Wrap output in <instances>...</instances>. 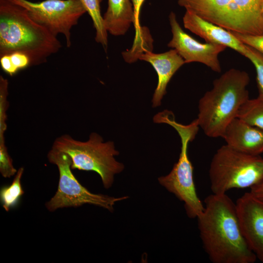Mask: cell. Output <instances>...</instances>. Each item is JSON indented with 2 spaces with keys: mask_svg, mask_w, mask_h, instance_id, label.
I'll use <instances>...</instances> for the list:
<instances>
[{
  "mask_svg": "<svg viewBox=\"0 0 263 263\" xmlns=\"http://www.w3.org/2000/svg\"><path fill=\"white\" fill-rule=\"evenodd\" d=\"M52 149L64 152L72 160V169H77L97 172L101 177L104 187L111 188L114 175L121 172L124 165L117 161L114 156L119 152L113 142H103L99 134L93 132L85 142L75 140L64 134L54 142Z\"/></svg>",
  "mask_w": 263,
  "mask_h": 263,
  "instance_id": "8992f818",
  "label": "cell"
},
{
  "mask_svg": "<svg viewBox=\"0 0 263 263\" xmlns=\"http://www.w3.org/2000/svg\"><path fill=\"white\" fill-rule=\"evenodd\" d=\"M61 48L57 37L33 20L24 8L0 0V56L22 53L29 57L31 65H37Z\"/></svg>",
  "mask_w": 263,
  "mask_h": 263,
  "instance_id": "7a4b0ae2",
  "label": "cell"
},
{
  "mask_svg": "<svg viewBox=\"0 0 263 263\" xmlns=\"http://www.w3.org/2000/svg\"><path fill=\"white\" fill-rule=\"evenodd\" d=\"M183 22L185 28L204 39L207 42L225 46L244 56L246 45L241 42L231 31L187 10L183 16Z\"/></svg>",
  "mask_w": 263,
  "mask_h": 263,
  "instance_id": "7c38bea8",
  "label": "cell"
},
{
  "mask_svg": "<svg viewBox=\"0 0 263 263\" xmlns=\"http://www.w3.org/2000/svg\"><path fill=\"white\" fill-rule=\"evenodd\" d=\"M90 15L95 30V41L102 45L105 50L108 46V32L101 12L102 0H79Z\"/></svg>",
  "mask_w": 263,
  "mask_h": 263,
  "instance_id": "2e32d148",
  "label": "cell"
},
{
  "mask_svg": "<svg viewBox=\"0 0 263 263\" xmlns=\"http://www.w3.org/2000/svg\"><path fill=\"white\" fill-rule=\"evenodd\" d=\"M103 18L108 33L115 36L125 35L134 22L131 0H108L107 9Z\"/></svg>",
  "mask_w": 263,
  "mask_h": 263,
  "instance_id": "9a60e30c",
  "label": "cell"
},
{
  "mask_svg": "<svg viewBox=\"0 0 263 263\" xmlns=\"http://www.w3.org/2000/svg\"><path fill=\"white\" fill-rule=\"evenodd\" d=\"M0 172L4 178L11 177L17 172L4 145L0 146Z\"/></svg>",
  "mask_w": 263,
  "mask_h": 263,
  "instance_id": "44dd1931",
  "label": "cell"
},
{
  "mask_svg": "<svg viewBox=\"0 0 263 263\" xmlns=\"http://www.w3.org/2000/svg\"><path fill=\"white\" fill-rule=\"evenodd\" d=\"M250 192L256 197L263 200V182L250 188Z\"/></svg>",
  "mask_w": 263,
  "mask_h": 263,
  "instance_id": "cb8c5ba5",
  "label": "cell"
},
{
  "mask_svg": "<svg viewBox=\"0 0 263 263\" xmlns=\"http://www.w3.org/2000/svg\"><path fill=\"white\" fill-rule=\"evenodd\" d=\"M132 3L134 15V22L133 25L135 30V38L138 37L142 33V27L140 24V14L142 6L145 0H131Z\"/></svg>",
  "mask_w": 263,
  "mask_h": 263,
  "instance_id": "603a6c76",
  "label": "cell"
},
{
  "mask_svg": "<svg viewBox=\"0 0 263 263\" xmlns=\"http://www.w3.org/2000/svg\"><path fill=\"white\" fill-rule=\"evenodd\" d=\"M24 8L30 17L56 37L63 35L71 45V30L86 11L79 0H9Z\"/></svg>",
  "mask_w": 263,
  "mask_h": 263,
  "instance_id": "9c48e42d",
  "label": "cell"
},
{
  "mask_svg": "<svg viewBox=\"0 0 263 263\" xmlns=\"http://www.w3.org/2000/svg\"><path fill=\"white\" fill-rule=\"evenodd\" d=\"M221 137L227 145L239 151L254 155L263 153V130L237 117L227 125Z\"/></svg>",
  "mask_w": 263,
  "mask_h": 263,
  "instance_id": "5bb4252c",
  "label": "cell"
},
{
  "mask_svg": "<svg viewBox=\"0 0 263 263\" xmlns=\"http://www.w3.org/2000/svg\"><path fill=\"white\" fill-rule=\"evenodd\" d=\"M250 81L245 71L232 68L213 82L212 89L198 102L196 119L208 137H222L227 125L235 118L241 106L248 99Z\"/></svg>",
  "mask_w": 263,
  "mask_h": 263,
  "instance_id": "3957f363",
  "label": "cell"
},
{
  "mask_svg": "<svg viewBox=\"0 0 263 263\" xmlns=\"http://www.w3.org/2000/svg\"><path fill=\"white\" fill-rule=\"evenodd\" d=\"M237 118L263 130V97L258 96L256 98L248 99L239 109Z\"/></svg>",
  "mask_w": 263,
  "mask_h": 263,
  "instance_id": "e0dca14e",
  "label": "cell"
},
{
  "mask_svg": "<svg viewBox=\"0 0 263 263\" xmlns=\"http://www.w3.org/2000/svg\"><path fill=\"white\" fill-rule=\"evenodd\" d=\"M197 217L203 248L213 263H253L257 257L242 233L235 203L226 194L212 193Z\"/></svg>",
  "mask_w": 263,
  "mask_h": 263,
  "instance_id": "6da1fadb",
  "label": "cell"
},
{
  "mask_svg": "<svg viewBox=\"0 0 263 263\" xmlns=\"http://www.w3.org/2000/svg\"><path fill=\"white\" fill-rule=\"evenodd\" d=\"M242 233L257 259L263 263V200L250 192L244 193L236 203Z\"/></svg>",
  "mask_w": 263,
  "mask_h": 263,
  "instance_id": "8fae6325",
  "label": "cell"
},
{
  "mask_svg": "<svg viewBox=\"0 0 263 263\" xmlns=\"http://www.w3.org/2000/svg\"><path fill=\"white\" fill-rule=\"evenodd\" d=\"M208 175L214 194H226L233 188H251L263 182V157L223 145L211 159Z\"/></svg>",
  "mask_w": 263,
  "mask_h": 263,
  "instance_id": "5b68a950",
  "label": "cell"
},
{
  "mask_svg": "<svg viewBox=\"0 0 263 263\" xmlns=\"http://www.w3.org/2000/svg\"><path fill=\"white\" fill-rule=\"evenodd\" d=\"M0 63L2 70L11 75L19 70L31 66L29 57L25 54L14 52L0 56Z\"/></svg>",
  "mask_w": 263,
  "mask_h": 263,
  "instance_id": "d6986e66",
  "label": "cell"
},
{
  "mask_svg": "<svg viewBox=\"0 0 263 263\" xmlns=\"http://www.w3.org/2000/svg\"><path fill=\"white\" fill-rule=\"evenodd\" d=\"M169 19L172 37L168 46L175 49L185 63H201L212 71L220 73L218 56L227 47L211 43H202L195 40L182 29L173 12L169 14Z\"/></svg>",
  "mask_w": 263,
  "mask_h": 263,
  "instance_id": "30bf717a",
  "label": "cell"
},
{
  "mask_svg": "<svg viewBox=\"0 0 263 263\" xmlns=\"http://www.w3.org/2000/svg\"><path fill=\"white\" fill-rule=\"evenodd\" d=\"M162 123L173 127L181 140V150L178 162L167 175L161 176L158 180L160 185L174 194L184 203L185 208L189 218H197L204 209V205L198 196L193 179V167L188 154L189 142L195 138L199 129L196 119L188 125L175 121L173 114L164 115Z\"/></svg>",
  "mask_w": 263,
  "mask_h": 263,
  "instance_id": "52a82bcc",
  "label": "cell"
},
{
  "mask_svg": "<svg viewBox=\"0 0 263 263\" xmlns=\"http://www.w3.org/2000/svg\"><path fill=\"white\" fill-rule=\"evenodd\" d=\"M262 0H178V5L228 31L263 34Z\"/></svg>",
  "mask_w": 263,
  "mask_h": 263,
  "instance_id": "277c9868",
  "label": "cell"
},
{
  "mask_svg": "<svg viewBox=\"0 0 263 263\" xmlns=\"http://www.w3.org/2000/svg\"><path fill=\"white\" fill-rule=\"evenodd\" d=\"M261 12L263 18V0H262L261 3Z\"/></svg>",
  "mask_w": 263,
  "mask_h": 263,
  "instance_id": "d4e9b609",
  "label": "cell"
},
{
  "mask_svg": "<svg viewBox=\"0 0 263 263\" xmlns=\"http://www.w3.org/2000/svg\"><path fill=\"white\" fill-rule=\"evenodd\" d=\"M231 32L243 44L254 49L263 55V34L249 35Z\"/></svg>",
  "mask_w": 263,
  "mask_h": 263,
  "instance_id": "7402d4cb",
  "label": "cell"
},
{
  "mask_svg": "<svg viewBox=\"0 0 263 263\" xmlns=\"http://www.w3.org/2000/svg\"><path fill=\"white\" fill-rule=\"evenodd\" d=\"M138 59L150 63L156 72L158 83L152 102L153 107L158 106L167 93L168 83L177 71L185 64V62L174 49L158 54L147 51L139 56Z\"/></svg>",
  "mask_w": 263,
  "mask_h": 263,
  "instance_id": "4fadbf2b",
  "label": "cell"
},
{
  "mask_svg": "<svg viewBox=\"0 0 263 263\" xmlns=\"http://www.w3.org/2000/svg\"><path fill=\"white\" fill-rule=\"evenodd\" d=\"M24 169L20 168L12 182L8 186L0 188V200L2 206L6 211L16 207L24 192L21 184V178Z\"/></svg>",
  "mask_w": 263,
  "mask_h": 263,
  "instance_id": "ac0fdd59",
  "label": "cell"
},
{
  "mask_svg": "<svg viewBox=\"0 0 263 263\" xmlns=\"http://www.w3.org/2000/svg\"><path fill=\"white\" fill-rule=\"evenodd\" d=\"M47 157L51 163L57 167L59 171L57 191L45 204L49 211H54L64 207H76L87 204L102 207L112 212L116 202L128 198L93 193L82 186L73 174L72 162L68 155L52 149L48 152Z\"/></svg>",
  "mask_w": 263,
  "mask_h": 263,
  "instance_id": "ba28073f",
  "label": "cell"
},
{
  "mask_svg": "<svg viewBox=\"0 0 263 263\" xmlns=\"http://www.w3.org/2000/svg\"><path fill=\"white\" fill-rule=\"evenodd\" d=\"M244 56L248 58L255 68L259 96L263 97V55L246 45V52Z\"/></svg>",
  "mask_w": 263,
  "mask_h": 263,
  "instance_id": "ffe728a7",
  "label": "cell"
}]
</instances>
